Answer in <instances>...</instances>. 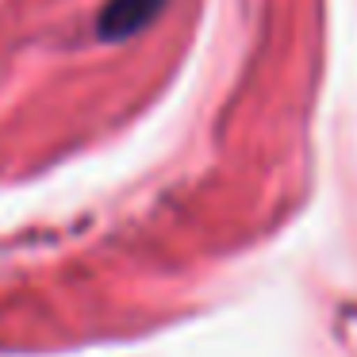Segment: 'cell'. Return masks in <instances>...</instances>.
<instances>
[{
    "label": "cell",
    "instance_id": "1",
    "mask_svg": "<svg viewBox=\"0 0 357 357\" xmlns=\"http://www.w3.org/2000/svg\"><path fill=\"white\" fill-rule=\"evenodd\" d=\"M158 8H162V0H112V8L104 12V20H100V31L112 35V39L131 35V31H139Z\"/></svg>",
    "mask_w": 357,
    "mask_h": 357
}]
</instances>
